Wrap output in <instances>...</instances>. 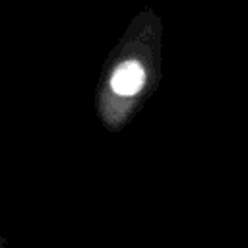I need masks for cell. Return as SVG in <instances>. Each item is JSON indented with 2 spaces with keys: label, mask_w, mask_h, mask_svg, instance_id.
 <instances>
[{
  "label": "cell",
  "mask_w": 248,
  "mask_h": 248,
  "mask_svg": "<svg viewBox=\"0 0 248 248\" xmlns=\"http://www.w3.org/2000/svg\"><path fill=\"white\" fill-rule=\"evenodd\" d=\"M143 81H145L143 66L136 60H126L114 68V72L110 76V89L116 95L130 97L143 87Z\"/></svg>",
  "instance_id": "obj_1"
}]
</instances>
